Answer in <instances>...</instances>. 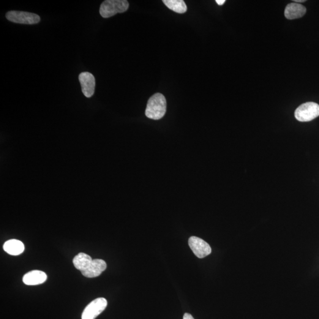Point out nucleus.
Wrapping results in <instances>:
<instances>
[{
	"mask_svg": "<svg viewBox=\"0 0 319 319\" xmlns=\"http://www.w3.org/2000/svg\"><path fill=\"white\" fill-rule=\"evenodd\" d=\"M190 249L196 257L200 258L206 257L212 252L210 245L204 240L196 236H192L189 239Z\"/></svg>",
	"mask_w": 319,
	"mask_h": 319,
	"instance_id": "nucleus-6",
	"label": "nucleus"
},
{
	"mask_svg": "<svg viewBox=\"0 0 319 319\" xmlns=\"http://www.w3.org/2000/svg\"><path fill=\"white\" fill-rule=\"evenodd\" d=\"M129 3L126 0H106L101 5L100 13L103 18H110L118 13L129 9Z\"/></svg>",
	"mask_w": 319,
	"mask_h": 319,
	"instance_id": "nucleus-2",
	"label": "nucleus"
},
{
	"mask_svg": "<svg viewBox=\"0 0 319 319\" xmlns=\"http://www.w3.org/2000/svg\"><path fill=\"white\" fill-rule=\"evenodd\" d=\"M167 103L162 94L157 93L150 98L147 102L146 116L150 119L159 120L165 116Z\"/></svg>",
	"mask_w": 319,
	"mask_h": 319,
	"instance_id": "nucleus-1",
	"label": "nucleus"
},
{
	"mask_svg": "<svg viewBox=\"0 0 319 319\" xmlns=\"http://www.w3.org/2000/svg\"><path fill=\"white\" fill-rule=\"evenodd\" d=\"M163 2L169 9L177 13H185L187 10L186 4L183 0H164Z\"/></svg>",
	"mask_w": 319,
	"mask_h": 319,
	"instance_id": "nucleus-13",
	"label": "nucleus"
},
{
	"mask_svg": "<svg viewBox=\"0 0 319 319\" xmlns=\"http://www.w3.org/2000/svg\"><path fill=\"white\" fill-rule=\"evenodd\" d=\"M79 80L82 87V91L87 98L93 96L95 88L94 76L89 72H83L79 76Z\"/></svg>",
	"mask_w": 319,
	"mask_h": 319,
	"instance_id": "nucleus-7",
	"label": "nucleus"
},
{
	"mask_svg": "<svg viewBox=\"0 0 319 319\" xmlns=\"http://www.w3.org/2000/svg\"><path fill=\"white\" fill-rule=\"evenodd\" d=\"M306 13V9L303 5L292 2L285 7V15L288 20H294L302 17Z\"/></svg>",
	"mask_w": 319,
	"mask_h": 319,
	"instance_id": "nucleus-10",
	"label": "nucleus"
},
{
	"mask_svg": "<svg viewBox=\"0 0 319 319\" xmlns=\"http://www.w3.org/2000/svg\"><path fill=\"white\" fill-rule=\"evenodd\" d=\"M3 249L10 255H18L23 252L24 245L23 242L19 240L10 239L5 242Z\"/></svg>",
	"mask_w": 319,
	"mask_h": 319,
	"instance_id": "nucleus-11",
	"label": "nucleus"
},
{
	"mask_svg": "<svg viewBox=\"0 0 319 319\" xmlns=\"http://www.w3.org/2000/svg\"><path fill=\"white\" fill-rule=\"evenodd\" d=\"M184 319H195L193 316L189 314V313H185L184 316Z\"/></svg>",
	"mask_w": 319,
	"mask_h": 319,
	"instance_id": "nucleus-14",
	"label": "nucleus"
},
{
	"mask_svg": "<svg viewBox=\"0 0 319 319\" xmlns=\"http://www.w3.org/2000/svg\"><path fill=\"white\" fill-rule=\"evenodd\" d=\"M106 263L105 261L101 259H95L92 261L91 265L88 269L81 273L87 278H95L99 276L106 269Z\"/></svg>",
	"mask_w": 319,
	"mask_h": 319,
	"instance_id": "nucleus-8",
	"label": "nucleus"
},
{
	"mask_svg": "<svg viewBox=\"0 0 319 319\" xmlns=\"http://www.w3.org/2000/svg\"><path fill=\"white\" fill-rule=\"evenodd\" d=\"M92 261V258L86 253L81 252L76 255L73 260V265L75 268L81 272L86 270L91 265Z\"/></svg>",
	"mask_w": 319,
	"mask_h": 319,
	"instance_id": "nucleus-12",
	"label": "nucleus"
},
{
	"mask_svg": "<svg viewBox=\"0 0 319 319\" xmlns=\"http://www.w3.org/2000/svg\"><path fill=\"white\" fill-rule=\"evenodd\" d=\"M294 116L299 121H312L319 116V105L313 102L302 103L296 109Z\"/></svg>",
	"mask_w": 319,
	"mask_h": 319,
	"instance_id": "nucleus-3",
	"label": "nucleus"
},
{
	"mask_svg": "<svg viewBox=\"0 0 319 319\" xmlns=\"http://www.w3.org/2000/svg\"><path fill=\"white\" fill-rule=\"evenodd\" d=\"M293 1L296 2H304L306 1H304V0H294Z\"/></svg>",
	"mask_w": 319,
	"mask_h": 319,
	"instance_id": "nucleus-16",
	"label": "nucleus"
},
{
	"mask_svg": "<svg viewBox=\"0 0 319 319\" xmlns=\"http://www.w3.org/2000/svg\"><path fill=\"white\" fill-rule=\"evenodd\" d=\"M107 304V301L103 297L94 300L84 309L82 319H96L106 309Z\"/></svg>",
	"mask_w": 319,
	"mask_h": 319,
	"instance_id": "nucleus-5",
	"label": "nucleus"
},
{
	"mask_svg": "<svg viewBox=\"0 0 319 319\" xmlns=\"http://www.w3.org/2000/svg\"><path fill=\"white\" fill-rule=\"evenodd\" d=\"M6 18L12 22L19 24H35L40 21V16L36 14L19 11L7 12Z\"/></svg>",
	"mask_w": 319,
	"mask_h": 319,
	"instance_id": "nucleus-4",
	"label": "nucleus"
},
{
	"mask_svg": "<svg viewBox=\"0 0 319 319\" xmlns=\"http://www.w3.org/2000/svg\"><path fill=\"white\" fill-rule=\"evenodd\" d=\"M225 0H217L216 2L219 5H222L225 2Z\"/></svg>",
	"mask_w": 319,
	"mask_h": 319,
	"instance_id": "nucleus-15",
	"label": "nucleus"
},
{
	"mask_svg": "<svg viewBox=\"0 0 319 319\" xmlns=\"http://www.w3.org/2000/svg\"><path fill=\"white\" fill-rule=\"evenodd\" d=\"M47 280V275L45 272L39 270H34L27 272L24 275L23 282L28 285H41Z\"/></svg>",
	"mask_w": 319,
	"mask_h": 319,
	"instance_id": "nucleus-9",
	"label": "nucleus"
}]
</instances>
